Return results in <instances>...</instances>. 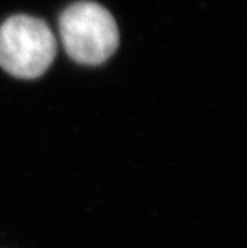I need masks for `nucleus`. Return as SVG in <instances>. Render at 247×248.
<instances>
[{
  "label": "nucleus",
  "instance_id": "f03ea898",
  "mask_svg": "<svg viewBox=\"0 0 247 248\" xmlns=\"http://www.w3.org/2000/svg\"><path fill=\"white\" fill-rule=\"evenodd\" d=\"M55 35L45 21L18 15L0 28V66L19 78H35L50 67Z\"/></svg>",
  "mask_w": 247,
  "mask_h": 248
},
{
  "label": "nucleus",
  "instance_id": "f257e3e1",
  "mask_svg": "<svg viewBox=\"0 0 247 248\" xmlns=\"http://www.w3.org/2000/svg\"><path fill=\"white\" fill-rule=\"evenodd\" d=\"M60 34L72 60L82 64H99L119 45V31L111 13L93 2L67 7L60 18Z\"/></svg>",
  "mask_w": 247,
  "mask_h": 248
}]
</instances>
